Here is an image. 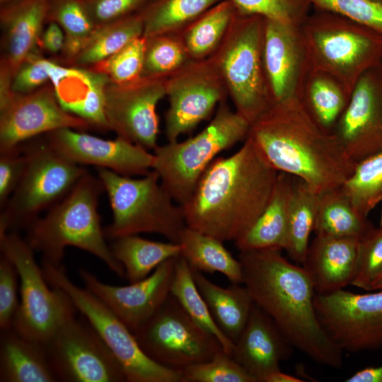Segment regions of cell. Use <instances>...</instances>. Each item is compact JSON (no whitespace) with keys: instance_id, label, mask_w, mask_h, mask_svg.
<instances>
[{"instance_id":"cell-44","label":"cell","mask_w":382,"mask_h":382,"mask_svg":"<svg viewBox=\"0 0 382 382\" xmlns=\"http://www.w3.org/2000/svg\"><path fill=\"white\" fill-rule=\"evenodd\" d=\"M382 276V228H375L359 241L357 262L351 285L371 291Z\"/></svg>"},{"instance_id":"cell-35","label":"cell","mask_w":382,"mask_h":382,"mask_svg":"<svg viewBox=\"0 0 382 382\" xmlns=\"http://www.w3.org/2000/svg\"><path fill=\"white\" fill-rule=\"evenodd\" d=\"M140 11L97 27L79 52L71 60L76 66L91 67L118 52L132 40L143 36Z\"/></svg>"},{"instance_id":"cell-36","label":"cell","mask_w":382,"mask_h":382,"mask_svg":"<svg viewBox=\"0 0 382 382\" xmlns=\"http://www.w3.org/2000/svg\"><path fill=\"white\" fill-rule=\"evenodd\" d=\"M223 0H151L140 11L143 37L179 33L208 9Z\"/></svg>"},{"instance_id":"cell-1","label":"cell","mask_w":382,"mask_h":382,"mask_svg":"<svg viewBox=\"0 0 382 382\" xmlns=\"http://www.w3.org/2000/svg\"><path fill=\"white\" fill-rule=\"evenodd\" d=\"M279 173L248 137L236 153L215 158L204 171L181 205L186 226L235 242L265 209Z\"/></svg>"},{"instance_id":"cell-16","label":"cell","mask_w":382,"mask_h":382,"mask_svg":"<svg viewBox=\"0 0 382 382\" xmlns=\"http://www.w3.org/2000/svg\"><path fill=\"white\" fill-rule=\"evenodd\" d=\"M166 79L141 77L122 83L110 81L105 88L108 129L117 137L154 150L159 132L156 108L166 96Z\"/></svg>"},{"instance_id":"cell-34","label":"cell","mask_w":382,"mask_h":382,"mask_svg":"<svg viewBox=\"0 0 382 382\" xmlns=\"http://www.w3.org/2000/svg\"><path fill=\"white\" fill-rule=\"evenodd\" d=\"M293 176V175H292ZM318 193L303 180L293 176L287 207V239L284 250L302 264L313 231Z\"/></svg>"},{"instance_id":"cell-38","label":"cell","mask_w":382,"mask_h":382,"mask_svg":"<svg viewBox=\"0 0 382 382\" xmlns=\"http://www.w3.org/2000/svg\"><path fill=\"white\" fill-rule=\"evenodd\" d=\"M57 23L65 34L63 52L71 59L96 29L85 0H50L47 20Z\"/></svg>"},{"instance_id":"cell-2","label":"cell","mask_w":382,"mask_h":382,"mask_svg":"<svg viewBox=\"0 0 382 382\" xmlns=\"http://www.w3.org/2000/svg\"><path fill=\"white\" fill-rule=\"evenodd\" d=\"M243 284L254 303L274 321L294 347L316 363L342 366L343 351L322 327L314 306L316 291L303 267L279 249L241 252Z\"/></svg>"},{"instance_id":"cell-56","label":"cell","mask_w":382,"mask_h":382,"mask_svg":"<svg viewBox=\"0 0 382 382\" xmlns=\"http://www.w3.org/2000/svg\"><path fill=\"white\" fill-rule=\"evenodd\" d=\"M376 1H381V2H382V0H376Z\"/></svg>"},{"instance_id":"cell-18","label":"cell","mask_w":382,"mask_h":382,"mask_svg":"<svg viewBox=\"0 0 382 382\" xmlns=\"http://www.w3.org/2000/svg\"><path fill=\"white\" fill-rule=\"evenodd\" d=\"M45 144L76 164L95 166L125 176L144 175L154 168V154L120 137L105 139L63 128L47 134Z\"/></svg>"},{"instance_id":"cell-15","label":"cell","mask_w":382,"mask_h":382,"mask_svg":"<svg viewBox=\"0 0 382 382\" xmlns=\"http://www.w3.org/2000/svg\"><path fill=\"white\" fill-rule=\"evenodd\" d=\"M166 89L169 102L165 114L168 142L191 134L228 96L210 58L190 62L167 78Z\"/></svg>"},{"instance_id":"cell-8","label":"cell","mask_w":382,"mask_h":382,"mask_svg":"<svg viewBox=\"0 0 382 382\" xmlns=\"http://www.w3.org/2000/svg\"><path fill=\"white\" fill-rule=\"evenodd\" d=\"M265 18L237 12L221 43L209 57L236 111L252 125L272 105L263 63Z\"/></svg>"},{"instance_id":"cell-51","label":"cell","mask_w":382,"mask_h":382,"mask_svg":"<svg viewBox=\"0 0 382 382\" xmlns=\"http://www.w3.org/2000/svg\"><path fill=\"white\" fill-rule=\"evenodd\" d=\"M346 382H382V365L368 366L355 372Z\"/></svg>"},{"instance_id":"cell-49","label":"cell","mask_w":382,"mask_h":382,"mask_svg":"<svg viewBox=\"0 0 382 382\" xmlns=\"http://www.w3.org/2000/svg\"><path fill=\"white\" fill-rule=\"evenodd\" d=\"M151 0H85L90 15L99 27L141 11Z\"/></svg>"},{"instance_id":"cell-29","label":"cell","mask_w":382,"mask_h":382,"mask_svg":"<svg viewBox=\"0 0 382 382\" xmlns=\"http://www.w3.org/2000/svg\"><path fill=\"white\" fill-rule=\"evenodd\" d=\"M350 96L335 77L311 67L299 99L315 122L323 130L332 133L349 103Z\"/></svg>"},{"instance_id":"cell-7","label":"cell","mask_w":382,"mask_h":382,"mask_svg":"<svg viewBox=\"0 0 382 382\" xmlns=\"http://www.w3.org/2000/svg\"><path fill=\"white\" fill-rule=\"evenodd\" d=\"M312 67L335 77L351 95L361 76L381 62L382 34L317 10L301 25Z\"/></svg>"},{"instance_id":"cell-39","label":"cell","mask_w":382,"mask_h":382,"mask_svg":"<svg viewBox=\"0 0 382 382\" xmlns=\"http://www.w3.org/2000/svg\"><path fill=\"white\" fill-rule=\"evenodd\" d=\"M341 187L354 209L368 217L382 200V151L357 163Z\"/></svg>"},{"instance_id":"cell-5","label":"cell","mask_w":382,"mask_h":382,"mask_svg":"<svg viewBox=\"0 0 382 382\" xmlns=\"http://www.w3.org/2000/svg\"><path fill=\"white\" fill-rule=\"evenodd\" d=\"M97 172L112 212V221L104 229L106 238L157 233L178 243L186 226L183 209L162 186L155 170L138 178L105 168Z\"/></svg>"},{"instance_id":"cell-28","label":"cell","mask_w":382,"mask_h":382,"mask_svg":"<svg viewBox=\"0 0 382 382\" xmlns=\"http://www.w3.org/2000/svg\"><path fill=\"white\" fill-rule=\"evenodd\" d=\"M293 176L279 172L265 209L235 245L241 252L261 249L284 250L287 239V207Z\"/></svg>"},{"instance_id":"cell-14","label":"cell","mask_w":382,"mask_h":382,"mask_svg":"<svg viewBox=\"0 0 382 382\" xmlns=\"http://www.w3.org/2000/svg\"><path fill=\"white\" fill-rule=\"evenodd\" d=\"M314 306L322 327L342 351L382 348V289L370 294L344 289L316 294Z\"/></svg>"},{"instance_id":"cell-54","label":"cell","mask_w":382,"mask_h":382,"mask_svg":"<svg viewBox=\"0 0 382 382\" xmlns=\"http://www.w3.org/2000/svg\"><path fill=\"white\" fill-rule=\"evenodd\" d=\"M16 1L18 0H0V4H1V6H4L9 4H11L13 2H15Z\"/></svg>"},{"instance_id":"cell-46","label":"cell","mask_w":382,"mask_h":382,"mask_svg":"<svg viewBox=\"0 0 382 382\" xmlns=\"http://www.w3.org/2000/svg\"><path fill=\"white\" fill-rule=\"evenodd\" d=\"M19 275L12 262L1 254L0 257V330L12 328L19 308Z\"/></svg>"},{"instance_id":"cell-3","label":"cell","mask_w":382,"mask_h":382,"mask_svg":"<svg viewBox=\"0 0 382 382\" xmlns=\"http://www.w3.org/2000/svg\"><path fill=\"white\" fill-rule=\"evenodd\" d=\"M248 137L274 168L301 179L317 193L341 187L356 166L298 98L273 104L250 125Z\"/></svg>"},{"instance_id":"cell-52","label":"cell","mask_w":382,"mask_h":382,"mask_svg":"<svg viewBox=\"0 0 382 382\" xmlns=\"http://www.w3.org/2000/svg\"><path fill=\"white\" fill-rule=\"evenodd\" d=\"M304 380H301L298 377L291 376L289 374L283 373L280 369L276 370L270 374H268L263 382H302Z\"/></svg>"},{"instance_id":"cell-57","label":"cell","mask_w":382,"mask_h":382,"mask_svg":"<svg viewBox=\"0 0 382 382\" xmlns=\"http://www.w3.org/2000/svg\"><path fill=\"white\" fill-rule=\"evenodd\" d=\"M381 64H382V59H381Z\"/></svg>"},{"instance_id":"cell-53","label":"cell","mask_w":382,"mask_h":382,"mask_svg":"<svg viewBox=\"0 0 382 382\" xmlns=\"http://www.w3.org/2000/svg\"><path fill=\"white\" fill-rule=\"evenodd\" d=\"M382 289V276L374 283L372 290Z\"/></svg>"},{"instance_id":"cell-31","label":"cell","mask_w":382,"mask_h":382,"mask_svg":"<svg viewBox=\"0 0 382 382\" xmlns=\"http://www.w3.org/2000/svg\"><path fill=\"white\" fill-rule=\"evenodd\" d=\"M223 243L187 226L178 239L182 248L180 255L192 268L205 273L220 272L233 284H243L242 264Z\"/></svg>"},{"instance_id":"cell-24","label":"cell","mask_w":382,"mask_h":382,"mask_svg":"<svg viewBox=\"0 0 382 382\" xmlns=\"http://www.w3.org/2000/svg\"><path fill=\"white\" fill-rule=\"evenodd\" d=\"M359 241L354 238L316 236L302 263L316 294H329L352 284Z\"/></svg>"},{"instance_id":"cell-33","label":"cell","mask_w":382,"mask_h":382,"mask_svg":"<svg viewBox=\"0 0 382 382\" xmlns=\"http://www.w3.org/2000/svg\"><path fill=\"white\" fill-rule=\"evenodd\" d=\"M237 10L231 0L208 9L179 34L192 60L211 57L226 36Z\"/></svg>"},{"instance_id":"cell-45","label":"cell","mask_w":382,"mask_h":382,"mask_svg":"<svg viewBox=\"0 0 382 382\" xmlns=\"http://www.w3.org/2000/svg\"><path fill=\"white\" fill-rule=\"evenodd\" d=\"M317 10L334 13L382 34V2L376 0H308Z\"/></svg>"},{"instance_id":"cell-43","label":"cell","mask_w":382,"mask_h":382,"mask_svg":"<svg viewBox=\"0 0 382 382\" xmlns=\"http://www.w3.org/2000/svg\"><path fill=\"white\" fill-rule=\"evenodd\" d=\"M145 50L141 36L130 41L107 59L91 67L105 74L111 82L122 83L141 78Z\"/></svg>"},{"instance_id":"cell-50","label":"cell","mask_w":382,"mask_h":382,"mask_svg":"<svg viewBox=\"0 0 382 382\" xmlns=\"http://www.w3.org/2000/svg\"><path fill=\"white\" fill-rule=\"evenodd\" d=\"M41 42L47 51L56 54L64 48L65 34L57 23L50 21L42 34Z\"/></svg>"},{"instance_id":"cell-13","label":"cell","mask_w":382,"mask_h":382,"mask_svg":"<svg viewBox=\"0 0 382 382\" xmlns=\"http://www.w3.org/2000/svg\"><path fill=\"white\" fill-rule=\"evenodd\" d=\"M43 343L58 381H127L121 364L83 316L69 317Z\"/></svg>"},{"instance_id":"cell-47","label":"cell","mask_w":382,"mask_h":382,"mask_svg":"<svg viewBox=\"0 0 382 382\" xmlns=\"http://www.w3.org/2000/svg\"><path fill=\"white\" fill-rule=\"evenodd\" d=\"M53 61L35 52L19 66L14 74L12 91L16 94H26L42 87L50 80V69Z\"/></svg>"},{"instance_id":"cell-4","label":"cell","mask_w":382,"mask_h":382,"mask_svg":"<svg viewBox=\"0 0 382 382\" xmlns=\"http://www.w3.org/2000/svg\"><path fill=\"white\" fill-rule=\"evenodd\" d=\"M103 191L99 178L86 173L63 199L27 228L25 239L41 253L42 262L62 266L64 249L73 246L99 258L118 277H125L101 227L98 205Z\"/></svg>"},{"instance_id":"cell-41","label":"cell","mask_w":382,"mask_h":382,"mask_svg":"<svg viewBox=\"0 0 382 382\" xmlns=\"http://www.w3.org/2000/svg\"><path fill=\"white\" fill-rule=\"evenodd\" d=\"M183 382H257L255 377L221 350L209 361L180 370Z\"/></svg>"},{"instance_id":"cell-55","label":"cell","mask_w":382,"mask_h":382,"mask_svg":"<svg viewBox=\"0 0 382 382\" xmlns=\"http://www.w3.org/2000/svg\"><path fill=\"white\" fill-rule=\"evenodd\" d=\"M379 228H382V208L381 211Z\"/></svg>"},{"instance_id":"cell-40","label":"cell","mask_w":382,"mask_h":382,"mask_svg":"<svg viewBox=\"0 0 382 382\" xmlns=\"http://www.w3.org/2000/svg\"><path fill=\"white\" fill-rule=\"evenodd\" d=\"M145 38L141 77L168 78L192 61L179 33Z\"/></svg>"},{"instance_id":"cell-22","label":"cell","mask_w":382,"mask_h":382,"mask_svg":"<svg viewBox=\"0 0 382 382\" xmlns=\"http://www.w3.org/2000/svg\"><path fill=\"white\" fill-rule=\"evenodd\" d=\"M62 107L90 125L108 129L105 114V88L110 81L92 68L64 66L53 62L50 80Z\"/></svg>"},{"instance_id":"cell-32","label":"cell","mask_w":382,"mask_h":382,"mask_svg":"<svg viewBox=\"0 0 382 382\" xmlns=\"http://www.w3.org/2000/svg\"><path fill=\"white\" fill-rule=\"evenodd\" d=\"M112 241L110 249L123 266L125 277L129 283L146 278L162 262L180 256L182 251L178 243L154 241L137 235L123 236Z\"/></svg>"},{"instance_id":"cell-23","label":"cell","mask_w":382,"mask_h":382,"mask_svg":"<svg viewBox=\"0 0 382 382\" xmlns=\"http://www.w3.org/2000/svg\"><path fill=\"white\" fill-rule=\"evenodd\" d=\"M291 347L272 318L254 303L231 356L257 382H263L268 374L280 369L279 362L290 356Z\"/></svg>"},{"instance_id":"cell-48","label":"cell","mask_w":382,"mask_h":382,"mask_svg":"<svg viewBox=\"0 0 382 382\" xmlns=\"http://www.w3.org/2000/svg\"><path fill=\"white\" fill-rule=\"evenodd\" d=\"M0 154V206L3 209L22 179L28 155L18 147Z\"/></svg>"},{"instance_id":"cell-21","label":"cell","mask_w":382,"mask_h":382,"mask_svg":"<svg viewBox=\"0 0 382 382\" xmlns=\"http://www.w3.org/2000/svg\"><path fill=\"white\" fill-rule=\"evenodd\" d=\"M263 63L273 104L299 98L312 67L301 26L265 18Z\"/></svg>"},{"instance_id":"cell-9","label":"cell","mask_w":382,"mask_h":382,"mask_svg":"<svg viewBox=\"0 0 382 382\" xmlns=\"http://www.w3.org/2000/svg\"><path fill=\"white\" fill-rule=\"evenodd\" d=\"M42 269L48 284L63 290L99 334L121 364L127 382H183L180 371L151 359L120 318L91 291L76 285L63 266L42 262Z\"/></svg>"},{"instance_id":"cell-11","label":"cell","mask_w":382,"mask_h":382,"mask_svg":"<svg viewBox=\"0 0 382 382\" xmlns=\"http://www.w3.org/2000/svg\"><path fill=\"white\" fill-rule=\"evenodd\" d=\"M25 151L26 168L1 212L0 233L28 228L40 212L63 199L88 173L46 144Z\"/></svg>"},{"instance_id":"cell-27","label":"cell","mask_w":382,"mask_h":382,"mask_svg":"<svg viewBox=\"0 0 382 382\" xmlns=\"http://www.w3.org/2000/svg\"><path fill=\"white\" fill-rule=\"evenodd\" d=\"M191 270L195 283L215 323L234 343L245 326L255 303L248 289L245 285L233 283L221 287L206 278L202 272Z\"/></svg>"},{"instance_id":"cell-20","label":"cell","mask_w":382,"mask_h":382,"mask_svg":"<svg viewBox=\"0 0 382 382\" xmlns=\"http://www.w3.org/2000/svg\"><path fill=\"white\" fill-rule=\"evenodd\" d=\"M91 125L64 110L52 86L16 94L0 110V152L14 149L35 136L63 129H85Z\"/></svg>"},{"instance_id":"cell-25","label":"cell","mask_w":382,"mask_h":382,"mask_svg":"<svg viewBox=\"0 0 382 382\" xmlns=\"http://www.w3.org/2000/svg\"><path fill=\"white\" fill-rule=\"evenodd\" d=\"M50 0H18L1 6L4 31V54L1 70L13 79L21 64L36 52Z\"/></svg>"},{"instance_id":"cell-17","label":"cell","mask_w":382,"mask_h":382,"mask_svg":"<svg viewBox=\"0 0 382 382\" xmlns=\"http://www.w3.org/2000/svg\"><path fill=\"white\" fill-rule=\"evenodd\" d=\"M332 133L357 164L382 151V64L365 71Z\"/></svg>"},{"instance_id":"cell-26","label":"cell","mask_w":382,"mask_h":382,"mask_svg":"<svg viewBox=\"0 0 382 382\" xmlns=\"http://www.w3.org/2000/svg\"><path fill=\"white\" fill-rule=\"evenodd\" d=\"M1 382H57L44 343L13 328L1 330Z\"/></svg>"},{"instance_id":"cell-19","label":"cell","mask_w":382,"mask_h":382,"mask_svg":"<svg viewBox=\"0 0 382 382\" xmlns=\"http://www.w3.org/2000/svg\"><path fill=\"white\" fill-rule=\"evenodd\" d=\"M177 257L166 260L148 277L127 286L105 284L84 268H80L79 274L85 288L100 299L134 333L170 295Z\"/></svg>"},{"instance_id":"cell-12","label":"cell","mask_w":382,"mask_h":382,"mask_svg":"<svg viewBox=\"0 0 382 382\" xmlns=\"http://www.w3.org/2000/svg\"><path fill=\"white\" fill-rule=\"evenodd\" d=\"M133 335L151 359L178 371L209 361L224 350L219 340L196 323L170 294Z\"/></svg>"},{"instance_id":"cell-6","label":"cell","mask_w":382,"mask_h":382,"mask_svg":"<svg viewBox=\"0 0 382 382\" xmlns=\"http://www.w3.org/2000/svg\"><path fill=\"white\" fill-rule=\"evenodd\" d=\"M250 125L224 100L212 121L197 134L154 149L153 169L177 204L183 205L187 202L200 178L219 153L245 140Z\"/></svg>"},{"instance_id":"cell-42","label":"cell","mask_w":382,"mask_h":382,"mask_svg":"<svg viewBox=\"0 0 382 382\" xmlns=\"http://www.w3.org/2000/svg\"><path fill=\"white\" fill-rule=\"evenodd\" d=\"M242 15H259L265 18L301 26L309 15L308 0H231Z\"/></svg>"},{"instance_id":"cell-30","label":"cell","mask_w":382,"mask_h":382,"mask_svg":"<svg viewBox=\"0 0 382 382\" xmlns=\"http://www.w3.org/2000/svg\"><path fill=\"white\" fill-rule=\"evenodd\" d=\"M375 227L353 207L341 187L318 193L313 226L316 236L361 239Z\"/></svg>"},{"instance_id":"cell-37","label":"cell","mask_w":382,"mask_h":382,"mask_svg":"<svg viewBox=\"0 0 382 382\" xmlns=\"http://www.w3.org/2000/svg\"><path fill=\"white\" fill-rule=\"evenodd\" d=\"M170 294L196 323L219 340L225 352L231 356L234 343L223 333L215 323L195 283L190 265L181 255L176 259Z\"/></svg>"},{"instance_id":"cell-10","label":"cell","mask_w":382,"mask_h":382,"mask_svg":"<svg viewBox=\"0 0 382 382\" xmlns=\"http://www.w3.org/2000/svg\"><path fill=\"white\" fill-rule=\"evenodd\" d=\"M0 249L19 275L20 305L12 328L45 342L77 310L63 290L48 284L35 260V250L17 232L0 233Z\"/></svg>"}]
</instances>
